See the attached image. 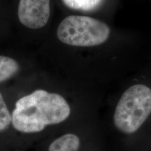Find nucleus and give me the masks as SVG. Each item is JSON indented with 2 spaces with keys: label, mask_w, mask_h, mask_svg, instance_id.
I'll return each instance as SVG.
<instances>
[{
  "label": "nucleus",
  "mask_w": 151,
  "mask_h": 151,
  "mask_svg": "<svg viewBox=\"0 0 151 151\" xmlns=\"http://www.w3.org/2000/svg\"><path fill=\"white\" fill-rule=\"evenodd\" d=\"M50 0H20L18 18L22 24L31 29L44 27L50 17Z\"/></svg>",
  "instance_id": "nucleus-4"
},
{
  "label": "nucleus",
  "mask_w": 151,
  "mask_h": 151,
  "mask_svg": "<svg viewBox=\"0 0 151 151\" xmlns=\"http://www.w3.org/2000/svg\"><path fill=\"white\" fill-rule=\"evenodd\" d=\"M18 64L12 58L0 56V83L7 80L18 72Z\"/></svg>",
  "instance_id": "nucleus-6"
},
{
  "label": "nucleus",
  "mask_w": 151,
  "mask_h": 151,
  "mask_svg": "<svg viewBox=\"0 0 151 151\" xmlns=\"http://www.w3.org/2000/svg\"><path fill=\"white\" fill-rule=\"evenodd\" d=\"M69 8L80 11L93 10L101 4L102 0H62Z\"/></svg>",
  "instance_id": "nucleus-7"
},
{
  "label": "nucleus",
  "mask_w": 151,
  "mask_h": 151,
  "mask_svg": "<svg viewBox=\"0 0 151 151\" xmlns=\"http://www.w3.org/2000/svg\"><path fill=\"white\" fill-rule=\"evenodd\" d=\"M11 123V116L4 99L0 93V132H4Z\"/></svg>",
  "instance_id": "nucleus-8"
},
{
  "label": "nucleus",
  "mask_w": 151,
  "mask_h": 151,
  "mask_svg": "<svg viewBox=\"0 0 151 151\" xmlns=\"http://www.w3.org/2000/svg\"><path fill=\"white\" fill-rule=\"evenodd\" d=\"M70 113V106L63 97L37 90L18 100L11 115V123L22 133H37L47 125L65 121Z\"/></svg>",
  "instance_id": "nucleus-1"
},
{
  "label": "nucleus",
  "mask_w": 151,
  "mask_h": 151,
  "mask_svg": "<svg viewBox=\"0 0 151 151\" xmlns=\"http://www.w3.org/2000/svg\"><path fill=\"white\" fill-rule=\"evenodd\" d=\"M151 114V89L143 84L128 88L119 99L113 114L116 129L125 134H133Z\"/></svg>",
  "instance_id": "nucleus-2"
},
{
  "label": "nucleus",
  "mask_w": 151,
  "mask_h": 151,
  "mask_svg": "<svg viewBox=\"0 0 151 151\" xmlns=\"http://www.w3.org/2000/svg\"><path fill=\"white\" fill-rule=\"evenodd\" d=\"M111 29L97 19L83 16H69L58 26L57 36L62 43L73 46L89 47L108 40Z\"/></svg>",
  "instance_id": "nucleus-3"
},
{
  "label": "nucleus",
  "mask_w": 151,
  "mask_h": 151,
  "mask_svg": "<svg viewBox=\"0 0 151 151\" xmlns=\"http://www.w3.org/2000/svg\"><path fill=\"white\" fill-rule=\"evenodd\" d=\"M81 141L74 134H66L55 139L49 146L48 151H78Z\"/></svg>",
  "instance_id": "nucleus-5"
}]
</instances>
